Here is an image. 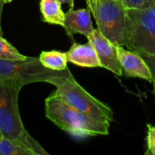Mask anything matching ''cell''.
I'll return each instance as SVG.
<instances>
[{"label": "cell", "instance_id": "obj_13", "mask_svg": "<svg viewBox=\"0 0 155 155\" xmlns=\"http://www.w3.org/2000/svg\"><path fill=\"white\" fill-rule=\"evenodd\" d=\"M0 155H35L34 152L4 136L0 140Z\"/></svg>", "mask_w": 155, "mask_h": 155}, {"label": "cell", "instance_id": "obj_7", "mask_svg": "<svg viewBox=\"0 0 155 155\" xmlns=\"http://www.w3.org/2000/svg\"><path fill=\"white\" fill-rule=\"evenodd\" d=\"M87 39L95 49L102 68L109 70L117 76H122L124 74L118 56V45L111 42L98 29H94Z\"/></svg>", "mask_w": 155, "mask_h": 155}, {"label": "cell", "instance_id": "obj_19", "mask_svg": "<svg viewBox=\"0 0 155 155\" xmlns=\"http://www.w3.org/2000/svg\"><path fill=\"white\" fill-rule=\"evenodd\" d=\"M62 4H67L70 7L74 6V0H59Z\"/></svg>", "mask_w": 155, "mask_h": 155}, {"label": "cell", "instance_id": "obj_12", "mask_svg": "<svg viewBox=\"0 0 155 155\" xmlns=\"http://www.w3.org/2000/svg\"><path fill=\"white\" fill-rule=\"evenodd\" d=\"M38 58L41 64L48 69L54 71H63L68 68L67 55L64 52L57 50L43 51Z\"/></svg>", "mask_w": 155, "mask_h": 155}, {"label": "cell", "instance_id": "obj_21", "mask_svg": "<svg viewBox=\"0 0 155 155\" xmlns=\"http://www.w3.org/2000/svg\"><path fill=\"white\" fill-rule=\"evenodd\" d=\"M3 137H4V134H2V132L0 131V140H1Z\"/></svg>", "mask_w": 155, "mask_h": 155}, {"label": "cell", "instance_id": "obj_14", "mask_svg": "<svg viewBox=\"0 0 155 155\" xmlns=\"http://www.w3.org/2000/svg\"><path fill=\"white\" fill-rule=\"evenodd\" d=\"M26 56L22 54L14 45L5 39L0 33V59L1 60H23Z\"/></svg>", "mask_w": 155, "mask_h": 155}, {"label": "cell", "instance_id": "obj_5", "mask_svg": "<svg viewBox=\"0 0 155 155\" xmlns=\"http://www.w3.org/2000/svg\"><path fill=\"white\" fill-rule=\"evenodd\" d=\"M97 29L111 42L123 45L127 13L122 0H84Z\"/></svg>", "mask_w": 155, "mask_h": 155}, {"label": "cell", "instance_id": "obj_11", "mask_svg": "<svg viewBox=\"0 0 155 155\" xmlns=\"http://www.w3.org/2000/svg\"><path fill=\"white\" fill-rule=\"evenodd\" d=\"M39 5L42 21L64 26L65 13L63 11L62 3L59 0H40Z\"/></svg>", "mask_w": 155, "mask_h": 155}, {"label": "cell", "instance_id": "obj_9", "mask_svg": "<svg viewBox=\"0 0 155 155\" xmlns=\"http://www.w3.org/2000/svg\"><path fill=\"white\" fill-rule=\"evenodd\" d=\"M63 27L71 38H73L75 34L83 35L87 38L94 30L91 19V12L88 8L75 10L73 7H70L65 13Z\"/></svg>", "mask_w": 155, "mask_h": 155}, {"label": "cell", "instance_id": "obj_6", "mask_svg": "<svg viewBox=\"0 0 155 155\" xmlns=\"http://www.w3.org/2000/svg\"><path fill=\"white\" fill-rule=\"evenodd\" d=\"M71 71H54L45 67L39 58L26 56L23 60H1L0 79H15L24 85L32 83H53L59 78L67 76Z\"/></svg>", "mask_w": 155, "mask_h": 155}, {"label": "cell", "instance_id": "obj_20", "mask_svg": "<svg viewBox=\"0 0 155 155\" xmlns=\"http://www.w3.org/2000/svg\"><path fill=\"white\" fill-rule=\"evenodd\" d=\"M13 0H3V2L5 3V4H8V3H11Z\"/></svg>", "mask_w": 155, "mask_h": 155}, {"label": "cell", "instance_id": "obj_3", "mask_svg": "<svg viewBox=\"0 0 155 155\" xmlns=\"http://www.w3.org/2000/svg\"><path fill=\"white\" fill-rule=\"evenodd\" d=\"M123 45L140 54H155V0L143 8L126 9Z\"/></svg>", "mask_w": 155, "mask_h": 155}, {"label": "cell", "instance_id": "obj_18", "mask_svg": "<svg viewBox=\"0 0 155 155\" xmlns=\"http://www.w3.org/2000/svg\"><path fill=\"white\" fill-rule=\"evenodd\" d=\"M5 3L3 0H0V33L2 34V12H3V7H4Z\"/></svg>", "mask_w": 155, "mask_h": 155}, {"label": "cell", "instance_id": "obj_17", "mask_svg": "<svg viewBox=\"0 0 155 155\" xmlns=\"http://www.w3.org/2000/svg\"><path fill=\"white\" fill-rule=\"evenodd\" d=\"M145 62L147 63L151 74H152V84L153 85V94L155 96V54H141Z\"/></svg>", "mask_w": 155, "mask_h": 155}, {"label": "cell", "instance_id": "obj_4", "mask_svg": "<svg viewBox=\"0 0 155 155\" xmlns=\"http://www.w3.org/2000/svg\"><path fill=\"white\" fill-rule=\"evenodd\" d=\"M53 85L56 88L54 93L75 109L100 121L110 124L114 121L112 108L88 93L74 79L72 73L56 79Z\"/></svg>", "mask_w": 155, "mask_h": 155}, {"label": "cell", "instance_id": "obj_2", "mask_svg": "<svg viewBox=\"0 0 155 155\" xmlns=\"http://www.w3.org/2000/svg\"><path fill=\"white\" fill-rule=\"evenodd\" d=\"M45 111L47 119L74 137L85 138L109 134L110 123L97 120L75 109L54 93L45 99Z\"/></svg>", "mask_w": 155, "mask_h": 155}, {"label": "cell", "instance_id": "obj_15", "mask_svg": "<svg viewBox=\"0 0 155 155\" xmlns=\"http://www.w3.org/2000/svg\"><path fill=\"white\" fill-rule=\"evenodd\" d=\"M146 126H147V135H146L145 154L155 155V125L147 124Z\"/></svg>", "mask_w": 155, "mask_h": 155}, {"label": "cell", "instance_id": "obj_8", "mask_svg": "<svg viewBox=\"0 0 155 155\" xmlns=\"http://www.w3.org/2000/svg\"><path fill=\"white\" fill-rule=\"evenodd\" d=\"M118 56L123 74L127 77L140 78L152 83V74L143 57L137 52L118 45Z\"/></svg>", "mask_w": 155, "mask_h": 155}, {"label": "cell", "instance_id": "obj_1", "mask_svg": "<svg viewBox=\"0 0 155 155\" xmlns=\"http://www.w3.org/2000/svg\"><path fill=\"white\" fill-rule=\"evenodd\" d=\"M23 86L18 80L0 79V131L4 136L31 150L35 155H48L23 124L18 107V96Z\"/></svg>", "mask_w": 155, "mask_h": 155}, {"label": "cell", "instance_id": "obj_16", "mask_svg": "<svg viewBox=\"0 0 155 155\" xmlns=\"http://www.w3.org/2000/svg\"><path fill=\"white\" fill-rule=\"evenodd\" d=\"M153 0H122L126 9L130 8H143L148 6Z\"/></svg>", "mask_w": 155, "mask_h": 155}, {"label": "cell", "instance_id": "obj_10", "mask_svg": "<svg viewBox=\"0 0 155 155\" xmlns=\"http://www.w3.org/2000/svg\"><path fill=\"white\" fill-rule=\"evenodd\" d=\"M68 62L84 68L101 67V63L94 46L88 42L86 44L74 43L66 52Z\"/></svg>", "mask_w": 155, "mask_h": 155}]
</instances>
